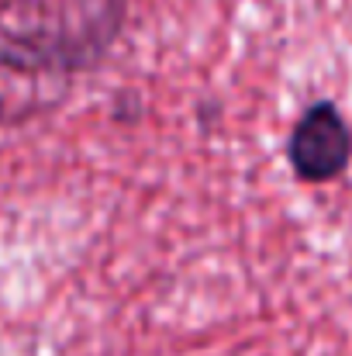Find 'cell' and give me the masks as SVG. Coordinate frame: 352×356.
I'll return each instance as SVG.
<instances>
[{"label":"cell","instance_id":"obj_2","mask_svg":"<svg viewBox=\"0 0 352 356\" xmlns=\"http://www.w3.org/2000/svg\"><path fill=\"white\" fill-rule=\"evenodd\" d=\"M287 156L297 180L304 184L335 180L352 159V131L346 118L339 115V108L328 101L311 104L290 131Z\"/></svg>","mask_w":352,"mask_h":356},{"label":"cell","instance_id":"obj_1","mask_svg":"<svg viewBox=\"0 0 352 356\" xmlns=\"http://www.w3.org/2000/svg\"><path fill=\"white\" fill-rule=\"evenodd\" d=\"M124 28V0H0V70L87 73Z\"/></svg>","mask_w":352,"mask_h":356},{"label":"cell","instance_id":"obj_3","mask_svg":"<svg viewBox=\"0 0 352 356\" xmlns=\"http://www.w3.org/2000/svg\"><path fill=\"white\" fill-rule=\"evenodd\" d=\"M0 111H3V101H0Z\"/></svg>","mask_w":352,"mask_h":356}]
</instances>
